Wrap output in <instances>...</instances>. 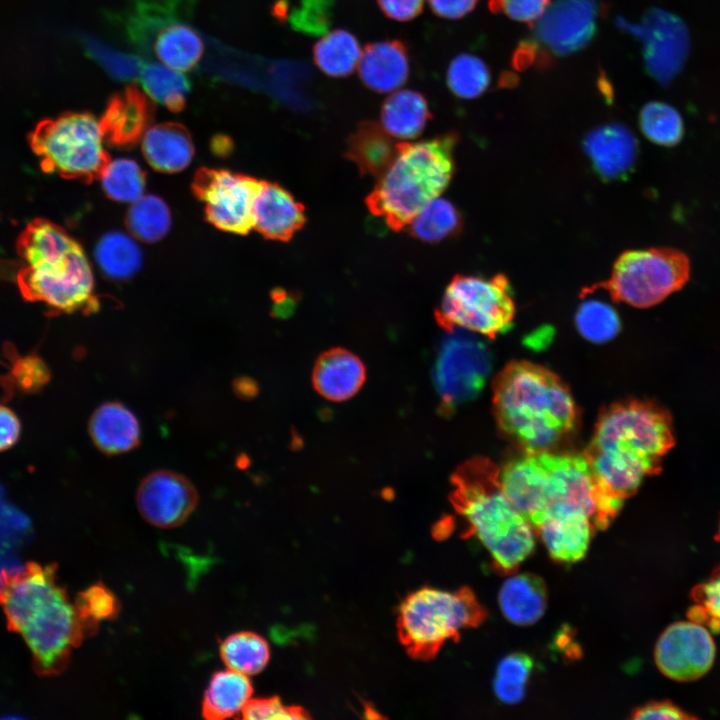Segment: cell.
I'll return each instance as SVG.
<instances>
[{
	"label": "cell",
	"instance_id": "obj_1",
	"mask_svg": "<svg viewBox=\"0 0 720 720\" xmlns=\"http://www.w3.org/2000/svg\"><path fill=\"white\" fill-rule=\"evenodd\" d=\"M674 443L671 416L654 402L627 400L601 412L582 453L598 492L601 529L645 477L661 470L662 458Z\"/></svg>",
	"mask_w": 720,
	"mask_h": 720
},
{
	"label": "cell",
	"instance_id": "obj_2",
	"mask_svg": "<svg viewBox=\"0 0 720 720\" xmlns=\"http://www.w3.org/2000/svg\"><path fill=\"white\" fill-rule=\"evenodd\" d=\"M55 572V565L42 567L33 562L0 571V605L8 628L23 636L41 675L63 672L72 649L88 637Z\"/></svg>",
	"mask_w": 720,
	"mask_h": 720
},
{
	"label": "cell",
	"instance_id": "obj_3",
	"mask_svg": "<svg viewBox=\"0 0 720 720\" xmlns=\"http://www.w3.org/2000/svg\"><path fill=\"white\" fill-rule=\"evenodd\" d=\"M500 430L524 453L550 451L573 431L577 409L561 379L538 364L512 361L493 383Z\"/></svg>",
	"mask_w": 720,
	"mask_h": 720
},
{
	"label": "cell",
	"instance_id": "obj_4",
	"mask_svg": "<svg viewBox=\"0 0 720 720\" xmlns=\"http://www.w3.org/2000/svg\"><path fill=\"white\" fill-rule=\"evenodd\" d=\"M23 266L17 285L24 299L57 313L93 312L98 306L91 266L80 244L63 228L35 219L17 240Z\"/></svg>",
	"mask_w": 720,
	"mask_h": 720
},
{
	"label": "cell",
	"instance_id": "obj_5",
	"mask_svg": "<svg viewBox=\"0 0 720 720\" xmlns=\"http://www.w3.org/2000/svg\"><path fill=\"white\" fill-rule=\"evenodd\" d=\"M450 501L490 553L497 571L514 573L532 553L534 529L505 494L498 466L485 457H475L458 467L451 479Z\"/></svg>",
	"mask_w": 720,
	"mask_h": 720
},
{
	"label": "cell",
	"instance_id": "obj_6",
	"mask_svg": "<svg viewBox=\"0 0 720 720\" xmlns=\"http://www.w3.org/2000/svg\"><path fill=\"white\" fill-rule=\"evenodd\" d=\"M455 132L415 143L400 142L397 154L366 198L368 210L400 231L447 188L454 173Z\"/></svg>",
	"mask_w": 720,
	"mask_h": 720
},
{
	"label": "cell",
	"instance_id": "obj_7",
	"mask_svg": "<svg viewBox=\"0 0 720 720\" xmlns=\"http://www.w3.org/2000/svg\"><path fill=\"white\" fill-rule=\"evenodd\" d=\"M487 612L467 587L456 591L422 588L399 607L397 629L401 643L416 659L433 658L464 629L480 625Z\"/></svg>",
	"mask_w": 720,
	"mask_h": 720
},
{
	"label": "cell",
	"instance_id": "obj_8",
	"mask_svg": "<svg viewBox=\"0 0 720 720\" xmlns=\"http://www.w3.org/2000/svg\"><path fill=\"white\" fill-rule=\"evenodd\" d=\"M103 139L100 121L94 116L65 113L41 121L29 136V143L45 172L91 182L99 178L109 161Z\"/></svg>",
	"mask_w": 720,
	"mask_h": 720
},
{
	"label": "cell",
	"instance_id": "obj_9",
	"mask_svg": "<svg viewBox=\"0 0 720 720\" xmlns=\"http://www.w3.org/2000/svg\"><path fill=\"white\" fill-rule=\"evenodd\" d=\"M690 262L673 248L627 250L615 261L609 278L582 290V296L606 290L617 302L648 308L680 290L688 281Z\"/></svg>",
	"mask_w": 720,
	"mask_h": 720
},
{
	"label": "cell",
	"instance_id": "obj_10",
	"mask_svg": "<svg viewBox=\"0 0 720 720\" xmlns=\"http://www.w3.org/2000/svg\"><path fill=\"white\" fill-rule=\"evenodd\" d=\"M515 303L509 279L456 275L447 286L435 318L446 332L464 329L488 338L511 329Z\"/></svg>",
	"mask_w": 720,
	"mask_h": 720
},
{
	"label": "cell",
	"instance_id": "obj_11",
	"mask_svg": "<svg viewBox=\"0 0 720 720\" xmlns=\"http://www.w3.org/2000/svg\"><path fill=\"white\" fill-rule=\"evenodd\" d=\"M471 333L455 329L440 344L433 381L447 411L474 399L491 372L490 351Z\"/></svg>",
	"mask_w": 720,
	"mask_h": 720
},
{
	"label": "cell",
	"instance_id": "obj_12",
	"mask_svg": "<svg viewBox=\"0 0 720 720\" xmlns=\"http://www.w3.org/2000/svg\"><path fill=\"white\" fill-rule=\"evenodd\" d=\"M263 181L226 170L201 168L192 189L204 204L205 216L216 228L246 234L254 226V204Z\"/></svg>",
	"mask_w": 720,
	"mask_h": 720
},
{
	"label": "cell",
	"instance_id": "obj_13",
	"mask_svg": "<svg viewBox=\"0 0 720 720\" xmlns=\"http://www.w3.org/2000/svg\"><path fill=\"white\" fill-rule=\"evenodd\" d=\"M603 7L599 0H556L536 20L531 38L538 46L542 67L552 57L567 56L585 48L597 32Z\"/></svg>",
	"mask_w": 720,
	"mask_h": 720
},
{
	"label": "cell",
	"instance_id": "obj_14",
	"mask_svg": "<svg viewBox=\"0 0 720 720\" xmlns=\"http://www.w3.org/2000/svg\"><path fill=\"white\" fill-rule=\"evenodd\" d=\"M715 645L705 626L693 622H677L659 637L655 662L668 678L692 681L703 676L712 666Z\"/></svg>",
	"mask_w": 720,
	"mask_h": 720
},
{
	"label": "cell",
	"instance_id": "obj_15",
	"mask_svg": "<svg viewBox=\"0 0 720 720\" xmlns=\"http://www.w3.org/2000/svg\"><path fill=\"white\" fill-rule=\"evenodd\" d=\"M136 504L149 524L163 529L183 524L198 504V494L183 475L159 470L148 474L139 484Z\"/></svg>",
	"mask_w": 720,
	"mask_h": 720
},
{
	"label": "cell",
	"instance_id": "obj_16",
	"mask_svg": "<svg viewBox=\"0 0 720 720\" xmlns=\"http://www.w3.org/2000/svg\"><path fill=\"white\" fill-rule=\"evenodd\" d=\"M617 25L642 39L647 70L656 80L664 84L677 73L687 47L686 33L677 18L653 9L641 24L618 18Z\"/></svg>",
	"mask_w": 720,
	"mask_h": 720
},
{
	"label": "cell",
	"instance_id": "obj_17",
	"mask_svg": "<svg viewBox=\"0 0 720 720\" xmlns=\"http://www.w3.org/2000/svg\"><path fill=\"white\" fill-rule=\"evenodd\" d=\"M594 529L584 511L559 505L547 511L535 532L540 535L553 560L571 563L585 556Z\"/></svg>",
	"mask_w": 720,
	"mask_h": 720
},
{
	"label": "cell",
	"instance_id": "obj_18",
	"mask_svg": "<svg viewBox=\"0 0 720 720\" xmlns=\"http://www.w3.org/2000/svg\"><path fill=\"white\" fill-rule=\"evenodd\" d=\"M583 147L592 168L604 181L624 179L637 160V140L620 123L604 124L592 129L586 134Z\"/></svg>",
	"mask_w": 720,
	"mask_h": 720
},
{
	"label": "cell",
	"instance_id": "obj_19",
	"mask_svg": "<svg viewBox=\"0 0 720 720\" xmlns=\"http://www.w3.org/2000/svg\"><path fill=\"white\" fill-rule=\"evenodd\" d=\"M154 105L135 85L114 94L104 111L100 125L113 145L129 146L136 143L152 121Z\"/></svg>",
	"mask_w": 720,
	"mask_h": 720
},
{
	"label": "cell",
	"instance_id": "obj_20",
	"mask_svg": "<svg viewBox=\"0 0 720 720\" xmlns=\"http://www.w3.org/2000/svg\"><path fill=\"white\" fill-rule=\"evenodd\" d=\"M306 222L305 207L276 183L263 181L254 204V226L263 237L288 241Z\"/></svg>",
	"mask_w": 720,
	"mask_h": 720
},
{
	"label": "cell",
	"instance_id": "obj_21",
	"mask_svg": "<svg viewBox=\"0 0 720 720\" xmlns=\"http://www.w3.org/2000/svg\"><path fill=\"white\" fill-rule=\"evenodd\" d=\"M359 76L369 89L387 93L404 85L410 71L406 44L399 39L369 43L358 63Z\"/></svg>",
	"mask_w": 720,
	"mask_h": 720
},
{
	"label": "cell",
	"instance_id": "obj_22",
	"mask_svg": "<svg viewBox=\"0 0 720 720\" xmlns=\"http://www.w3.org/2000/svg\"><path fill=\"white\" fill-rule=\"evenodd\" d=\"M365 380L361 360L343 348L324 352L315 363L312 381L316 391L332 401H343L356 394Z\"/></svg>",
	"mask_w": 720,
	"mask_h": 720
},
{
	"label": "cell",
	"instance_id": "obj_23",
	"mask_svg": "<svg viewBox=\"0 0 720 720\" xmlns=\"http://www.w3.org/2000/svg\"><path fill=\"white\" fill-rule=\"evenodd\" d=\"M89 435L107 455L130 451L140 442V425L135 415L119 402L100 405L89 420Z\"/></svg>",
	"mask_w": 720,
	"mask_h": 720
},
{
	"label": "cell",
	"instance_id": "obj_24",
	"mask_svg": "<svg viewBox=\"0 0 720 720\" xmlns=\"http://www.w3.org/2000/svg\"><path fill=\"white\" fill-rule=\"evenodd\" d=\"M142 152L149 165L157 171L175 173L185 169L194 155V146L187 129L178 123L157 124L143 137Z\"/></svg>",
	"mask_w": 720,
	"mask_h": 720
},
{
	"label": "cell",
	"instance_id": "obj_25",
	"mask_svg": "<svg viewBox=\"0 0 720 720\" xmlns=\"http://www.w3.org/2000/svg\"><path fill=\"white\" fill-rule=\"evenodd\" d=\"M397 145L379 124L363 121L348 138L345 157L355 163L361 175L378 178L394 160Z\"/></svg>",
	"mask_w": 720,
	"mask_h": 720
},
{
	"label": "cell",
	"instance_id": "obj_26",
	"mask_svg": "<svg viewBox=\"0 0 720 720\" xmlns=\"http://www.w3.org/2000/svg\"><path fill=\"white\" fill-rule=\"evenodd\" d=\"M498 602L504 616L511 623L531 625L544 614L547 604L546 586L538 576L515 575L503 583Z\"/></svg>",
	"mask_w": 720,
	"mask_h": 720
},
{
	"label": "cell",
	"instance_id": "obj_27",
	"mask_svg": "<svg viewBox=\"0 0 720 720\" xmlns=\"http://www.w3.org/2000/svg\"><path fill=\"white\" fill-rule=\"evenodd\" d=\"M380 118L382 127L391 137L407 140L418 137L432 115L423 94L405 89L385 99Z\"/></svg>",
	"mask_w": 720,
	"mask_h": 720
},
{
	"label": "cell",
	"instance_id": "obj_28",
	"mask_svg": "<svg viewBox=\"0 0 720 720\" xmlns=\"http://www.w3.org/2000/svg\"><path fill=\"white\" fill-rule=\"evenodd\" d=\"M247 675L227 669L214 673L204 693L202 716L208 720L231 718L242 712L252 698Z\"/></svg>",
	"mask_w": 720,
	"mask_h": 720
},
{
	"label": "cell",
	"instance_id": "obj_29",
	"mask_svg": "<svg viewBox=\"0 0 720 720\" xmlns=\"http://www.w3.org/2000/svg\"><path fill=\"white\" fill-rule=\"evenodd\" d=\"M362 50L354 34L337 29L324 35L313 46V61L327 76L346 77L359 63Z\"/></svg>",
	"mask_w": 720,
	"mask_h": 720
},
{
	"label": "cell",
	"instance_id": "obj_30",
	"mask_svg": "<svg viewBox=\"0 0 720 720\" xmlns=\"http://www.w3.org/2000/svg\"><path fill=\"white\" fill-rule=\"evenodd\" d=\"M101 271L112 280H127L140 269L142 252L135 239L123 232L102 236L95 249Z\"/></svg>",
	"mask_w": 720,
	"mask_h": 720
},
{
	"label": "cell",
	"instance_id": "obj_31",
	"mask_svg": "<svg viewBox=\"0 0 720 720\" xmlns=\"http://www.w3.org/2000/svg\"><path fill=\"white\" fill-rule=\"evenodd\" d=\"M153 46L163 63L180 71L192 69L204 49L200 36L184 24L163 26L156 34Z\"/></svg>",
	"mask_w": 720,
	"mask_h": 720
},
{
	"label": "cell",
	"instance_id": "obj_32",
	"mask_svg": "<svg viewBox=\"0 0 720 720\" xmlns=\"http://www.w3.org/2000/svg\"><path fill=\"white\" fill-rule=\"evenodd\" d=\"M408 226L414 238L440 242L461 231L462 216L449 200L437 197L428 202Z\"/></svg>",
	"mask_w": 720,
	"mask_h": 720
},
{
	"label": "cell",
	"instance_id": "obj_33",
	"mask_svg": "<svg viewBox=\"0 0 720 720\" xmlns=\"http://www.w3.org/2000/svg\"><path fill=\"white\" fill-rule=\"evenodd\" d=\"M220 657L228 669L245 675L261 672L270 658L269 645L260 635L242 631L229 635L220 645Z\"/></svg>",
	"mask_w": 720,
	"mask_h": 720
},
{
	"label": "cell",
	"instance_id": "obj_34",
	"mask_svg": "<svg viewBox=\"0 0 720 720\" xmlns=\"http://www.w3.org/2000/svg\"><path fill=\"white\" fill-rule=\"evenodd\" d=\"M126 223L135 238L152 243L161 240L168 233L171 214L162 199L154 195H143L131 203Z\"/></svg>",
	"mask_w": 720,
	"mask_h": 720
},
{
	"label": "cell",
	"instance_id": "obj_35",
	"mask_svg": "<svg viewBox=\"0 0 720 720\" xmlns=\"http://www.w3.org/2000/svg\"><path fill=\"white\" fill-rule=\"evenodd\" d=\"M99 178L105 194L112 200L133 203L144 195L145 173L132 159L109 160Z\"/></svg>",
	"mask_w": 720,
	"mask_h": 720
},
{
	"label": "cell",
	"instance_id": "obj_36",
	"mask_svg": "<svg viewBox=\"0 0 720 720\" xmlns=\"http://www.w3.org/2000/svg\"><path fill=\"white\" fill-rule=\"evenodd\" d=\"M639 125L647 139L665 147L677 145L684 135V124L679 112L660 101L648 102L641 108Z\"/></svg>",
	"mask_w": 720,
	"mask_h": 720
},
{
	"label": "cell",
	"instance_id": "obj_37",
	"mask_svg": "<svg viewBox=\"0 0 720 720\" xmlns=\"http://www.w3.org/2000/svg\"><path fill=\"white\" fill-rule=\"evenodd\" d=\"M141 81L147 93L170 111L184 108L190 85L182 74L163 65L148 64L141 72Z\"/></svg>",
	"mask_w": 720,
	"mask_h": 720
},
{
	"label": "cell",
	"instance_id": "obj_38",
	"mask_svg": "<svg viewBox=\"0 0 720 720\" xmlns=\"http://www.w3.org/2000/svg\"><path fill=\"white\" fill-rule=\"evenodd\" d=\"M446 81L450 91L462 99H472L482 95L491 81L486 63L479 57L462 53L450 62Z\"/></svg>",
	"mask_w": 720,
	"mask_h": 720
},
{
	"label": "cell",
	"instance_id": "obj_39",
	"mask_svg": "<svg viewBox=\"0 0 720 720\" xmlns=\"http://www.w3.org/2000/svg\"><path fill=\"white\" fill-rule=\"evenodd\" d=\"M532 658L524 653H512L497 665L493 689L497 698L506 704L520 702L526 692L533 670Z\"/></svg>",
	"mask_w": 720,
	"mask_h": 720
},
{
	"label": "cell",
	"instance_id": "obj_40",
	"mask_svg": "<svg viewBox=\"0 0 720 720\" xmlns=\"http://www.w3.org/2000/svg\"><path fill=\"white\" fill-rule=\"evenodd\" d=\"M575 323L580 334L593 343H605L614 338L621 327L616 310L599 300H586L578 307Z\"/></svg>",
	"mask_w": 720,
	"mask_h": 720
},
{
	"label": "cell",
	"instance_id": "obj_41",
	"mask_svg": "<svg viewBox=\"0 0 720 720\" xmlns=\"http://www.w3.org/2000/svg\"><path fill=\"white\" fill-rule=\"evenodd\" d=\"M74 605L88 636L97 631L100 621L114 619L120 611L119 600L102 583H96L80 592Z\"/></svg>",
	"mask_w": 720,
	"mask_h": 720
},
{
	"label": "cell",
	"instance_id": "obj_42",
	"mask_svg": "<svg viewBox=\"0 0 720 720\" xmlns=\"http://www.w3.org/2000/svg\"><path fill=\"white\" fill-rule=\"evenodd\" d=\"M693 605L688 618L711 631L720 632V566L705 582L696 585L690 593Z\"/></svg>",
	"mask_w": 720,
	"mask_h": 720
},
{
	"label": "cell",
	"instance_id": "obj_43",
	"mask_svg": "<svg viewBox=\"0 0 720 720\" xmlns=\"http://www.w3.org/2000/svg\"><path fill=\"white\" fill-rule=\"evenodd\" d=\"M12 360L9 381L21 392H37L48 383L50 372L39 356L35 354L23 357L13 355Z\"/></svg>",
	"mask_w": 720,
	"mask_h": 720
},
{
	"label": "cell",
	"instance_id": "obj_44",
	"mask_svg": "<svg viewBox=\"0 0 720 720\" xmlns=\"http://www.w3.org/2000/svg\"><path fill=\"white\" fill-rule=\"evenodd\" d=\"M330 0H301L290 16L292 27L303 33L317 35L330 23Z\"/></svg>",
	"mask_w": 720,
	"mask_h": 720
},
{
	"label": "cell",
	"instance_id": "obj_45",
	"mask_svg": "<svg viewBox=\"0 0 720 720\" xmlns=\"http://www.w3.org/2000/svg\"><path fill=\"white\" fill-rule=\"evenodd\" d=\"M88 47L91 54L112 77L129 80L138 75L140 61L137 57L123 54L98 41H89Z\"/></svg>",
	"mask_w": 720,
	"mask_h": 720
},
{
	"label": "cell",
	"instance_id": "obj_46",
	"mask_svg": "<svg viewBox=\"0 0 720 720\" xmlns=\"http://www.w3.org/2000/svg\"><path fill=\"white\" fill-rule=\"evenodd\" d=\"M244 719H305L309 716L297 706H285L278 697L251 698L242 712Z\"/></svg>",
	"mask_w": 720,
	"mask_h": 720
},
{
	"label": "cell",
	"instance_id": "obj_47",
	"mask_svg": "<svg viewBox=\"0 0 720 720\" xmlns=\"http://www.w3.org/2000/svg\"><path fill=\"white\" fill-rule=\"evenodd\" d=\"M549 4L550 0H489L488 7L495 14L532 26Z\"/></svg>",
	"mask_w": 720,
	"mask_h": 720
},
{
	"label": "cell",
	"instance_id": "obj_48",
	"mask_svg": "<svg viewBox=\"0 0 720 720\" xmlns=\"http://www.w3.org/2000/svg\"><path fill=\"white\" fill-rule=\"evenodd\" d=\"M632 719H695L670 701H657L639 707L631 714Z\"/></svg>",
	"mask_w": 720,
	"mask_h": 720
},
{
	"label": "cell",
	"instance_id": "obj_49",
	"mask_svg": "<svg viewBox=\"0 0 720 720\" xmlns=\"http://www.w3.org/2000/svg\"><path fill=\"white\" fill-rule=\"evenodd\" d=\"M377 4L386 17L407 22L420 15L424 0H377Z\"/></svg>",
	"mask_w": 720,
	"mask_h": 720
},
{
	"label": "cell",
	"instance_id": "obj_50",
	"mask_svg": "<svg viewBox=\"0 0 720 720\" xmlns=\"http://www.w3.org/2000/svg\"><path fill=\"white\" fill-rule=\"evenodd\" d=\"M21 433V423L17 415L8 407L0 404V452L15 445Z\"/></svg>",
	"mask_w": 720,
	"mask_h": 720
},
{
	"label": "cell",
	"instance_id": "obj_51",
	"mask_svg": "<svg viewBox=\"0 0 720 720\" xmlns=\"http://www.w3.org/2000/svg\"><path fill=\"white\" fill-rule=\"evenodd\" d=\"M433 13L441 18L455 20L469 14L478 0H428Z\"/></svg>",
	"mask_w": 720,
	"mask_h": 720
},
{
	"label": "cell",
	"instance_id": "obj_52",
	"mask_svg": "<svg viewBox=\"0 0 720 720\" xmlns=\"http://www.w3.org/2000/svg\"><path fill=\"white\" fill-rule=\"evenodd\" d=\"M234 391L240 397H250L255 392V386L250 383L249 379L239 378L234 382Z\"/></svg>",
	"mask_w": 720,
	"mask_h": 720
},
{
	"label": "cell",
	"instance_id": "obj_53",
	"mask_svg": "<svg viewBox=\"0 0 720 720\" xmlns=\"http://www.w3.org/2000/svg\"><path fill=\"white\" fill-rule=\"evenodd\" d=\"M715 538H716V539H717V540H718V541L720 542V522H719V529H718V533H717V535H716V537H715Z\"/></svg>",
	"mask_w": 720,
	"mask_h": 720
}]
</instances>
